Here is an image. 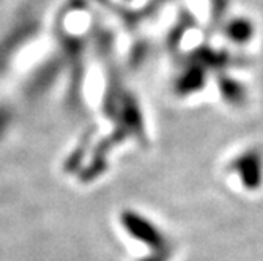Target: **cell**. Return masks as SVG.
<instances>
[{
	"mask_svg": "<svg viewBox=\"0 0 263 261\" xmlns=\"http://www.w3.org/2000/svg\"><path fill=\"white\" fill-rule=\"evenodd\" d=\"M120 220H122L123 228L133 236V238L140 241L142 244H145L147 247H150L152 252L172 249V244L167 239V236L155 224H152L143 216H139L137 212L123 211Z\"/></svg>",
	"mask_w": 263,
	"mask_h": 261,
	"instance_id": "1",
	"label": "cell"
},
{
	"mask_svg": "<svg viewBox=\"0 0 263 261\" xmlns=\"http://www.w3.org/2000/svg\"><path fill=\"white\" fill-rule=\"evenodd\" d=\"M236 170L240 173V178L243 179L245 186L248 189H257L261 183V170H260V159L255 156L243 157L236 160Z\"/></svg>",
	"mask_w": 263,
	"mask_h": 261,
	"instance_id": "2",
	"label": "cell"
},
{
	"mask_svg": "<svg viewBox=\"0 0 263 261\" xmlns=\"http://www.w3.org/2000/svg\"><path fill=\"white\" fill-rule=\"evenodd\" d=\"M172 249H167V250H155V252H150L148 255L142 256L140 259L137 261H169L171 256H172Z\"/></svg>",
	"mask_w": 263,
	"mask_h": 261,
	"instance_id": "3",
	"label": "cell"
}]
</instances>
